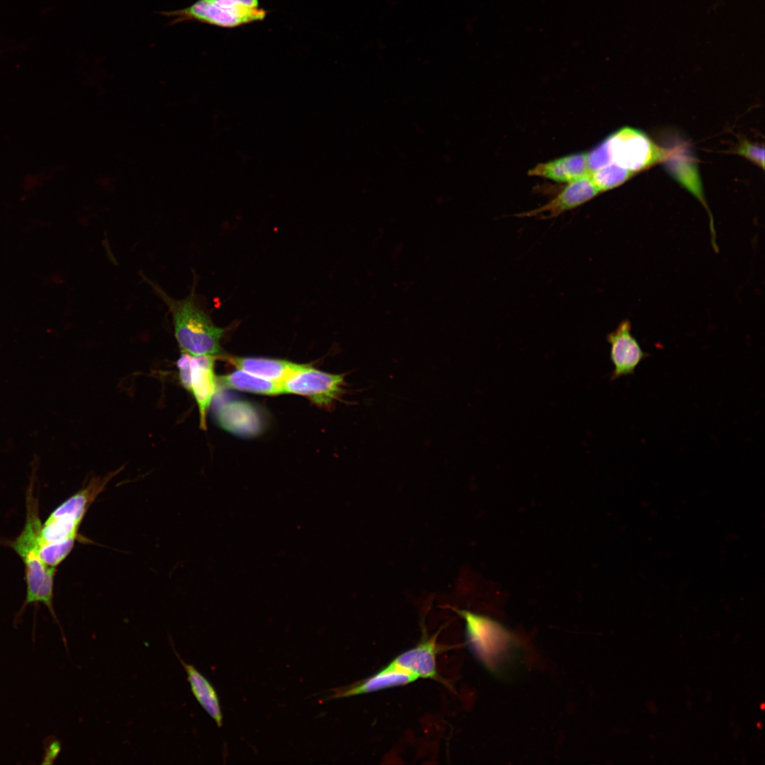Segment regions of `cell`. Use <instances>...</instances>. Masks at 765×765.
<instances>
[{"instance_id":"obj_1","label":"cell","mask_w":765,"mask_h":765,"mask_svg":"<svg viewBox=\"0 0 765 765\" xmlns=\"http://www.w3.org/2000/svg\"><path fill=\"white\" fill-rule=\"evenodd\" d=\"M42 523L39 516L38 501L34 496L30 483L26 493V515L20 534L10 543V546L21 557L25 567L26 596L16 613L13 624H19L26 607L31 604L42 603L47 608L52 618L58 625L62 640L66 642L62 628L53 607L54 575L56 568L47 565L40 555V532Z\"/></svg>"},{"instance_id":"obj_2","label":"cell","mask_w":765,"mask_h":765,"mask_svg":"<svg viewBox=\"0 0 765 765\" xmlns=\"http://www.w3.org/2000/svg\"><path fill=\"white\" fill-rule=\"evenodd\" d=\"M143 278L166 305L181 352L215 357L220 354V340L225 329L214 324L198 300L194 288L186 298L174 299L156 283L144 276Z\"/></svg>"},{"instance_id":"obj_3","label":"cell","mask_w":765,"mask_h":765,"mask_svg":"<svg viewBox=\"0 0 765 765\" xmlns=\"http://www.w3.org/2000/svg\"><path fill=\"white\" fill-rule=\"evenodd\" d=\"M465 620L467 641L475 657L491 672L503 674L516 657L514 638L499 623L466 610H457Z\"/></svg>"},{"instance_id":"obj_4","label":"cell","mask_w":765,"mask_h":765,"mask_svg":"<svg viewBox=\"0 0 765 765\" xmlns=\"http://www.w3.org/2000/svg\"><path fill=\"white\" fill-rule=\"evenodd\" d=\"M160 13L173 18L171 25L195 21L234 28L262 21L268 11L260 6L259 0H197L184 8Z\"/></svg>"},{"instance_id":"obj_5","label":"cell","mask_w":765,"mask_h":765,"mask_svg":"<svg viewBox=\"0 0 765 765\" xmlns=\"http://www.w3.org/2000/svg\"><path fill=\"white\" fill-rule=\"evenodd\" d=\"M604 166L615 165L633 174L667 159L669 150L658 147L645 132L624 127L599 143Z\"/></svg>"},{"instance_id":"obj_6","label":"cell","mask_w":765,"mask_h":765,"mask_svg":"<svg viewBox=\"0 0 765 765\" xmlns=\"http://www.w3.org/2000/svg\"><path fill=\"white\" fill-rule=\"evenodd\" d=\"M344 375L323 372L300 365L281 382L282 394L305 396L316 404L328 407L345 392Z\"/></svg>"},{"instance_id":"obj_7","label":"cell","mask_w":765,"mask_h":765,"mask_svg":"<svg viewBox=\"0 0 765 765\" xmlns=\"http://www.w3.org/2000/svg\"><path fill=\"white\" fill-rule=\"evenodd\" d=\"M631 330L630 322L625 319L606 336L610 345V358L613 365L611 380L633 375L636 368L648 356Z\"/></svg>"},{"instance_id":"obj_8","label":"cell","mask_w":765,"mask_h":765,"mask_svg":"<svg viewBox=\"0 0 765 765\" xmlns=\"http://www.w3.org/2000/svg\"><path fill=\"white\" fill-rule=\"evenodd\" d=\"M600 192L588 176L570 182L546 204L527 212L516 214L519 217H538L550 219L576 208L596 197Z\"/></svg>"},{"instance_id":"obj_9","label":"cell","mask_w":765,"mask_h":765,"mask_svg":"<svg viewBox=\"0 0 765 765\" xmlns=\"http://www.w3.org/2000/svg\"><path fill=\"white\" fill-rule=\"evenodd\" d=\"M215 356H193L191 358L188 392L194 397L200 414V426L206 428V414L215 395L217 379L214 372Z\"/></svg>"},{"instance_id":"obj_10","label":"cell","mask_w":765,"mask_h":765,"mask_svg":"<svg viewBox=\"0 0 765 765\" xmlns=\"http://www.w3.org/2000/svg\"><path fill=\"white\" fill-rule=\"evenodd\" d=\"M218 424L237 435L252 436L262 430L263 424L258 410L251 404L233 401L220 404L214 409Z\"/></svg>"},{"instance_id":"obj_11","label":"cell","mask_w":765,"mask_h":765,"mask_svg":"<svg viewBox=\"0 0 765 765\" xmlns=\"http://www.w3.org/2000/svg\"><path fill=\"white\" fill-rule=\"evenodd\" d=\"M418 678L392 663L385 668L355 684L334 689L333 693L327 699L349 697L368 693L382 689L399 686L412 683Z\"/></svg>"},{"instance_id":"obj_12","label":"cell","mask_w":765,"mask_h":765,"mask_svg":"<svg viewBox=\"0 0 765 765\" xmlns=\"http://www.w3.org/2000/svg\"><path fill=\"white\" fill-rule=\"evenodd\" d=\"M436 636L425 638L415 647L401 653L390 663L417 678L436 679Z\"/></svg>"},{"instance_id":"obj_13","label":"cell","mask_w":765,"mask_h":765,"mask_svg":"<svg viewBox=\"0 0 765 765\" xmlns=\"http://www.w3.org/2000/svg\"><path fill=\"white\" fill-rule=\"evenodd\" d=\"M528 174L568 183L587 176L586 153H576L540 163L530 169Z\"/></svg>"},{"instance_id":"obj_14","label":"cell","mask_w":765,"mask_h":765,"mask_svg":"<svg viewBox=\"0 0 765 765\" xmlns=\"http://www.w3.org/2000/svg\"><path fill=\"white\" fill-rule=\"evenodd\" d=\"M225 358L237 369L280 383L300 366V364L274 358L237 356Z\"/></svg>"},{"instance_id":"obj_15","label":"cell","mask_w":765,"mask_h":765,"mask_svg":"<svg viewBox=\"0 0 765 765\" xmlns=\"http://www.w3.org/2000/svg\"><path fill=\"white\" fill-rule=\"evenodd\" d=\"M178 660L184 668L191 691L207 713L217 725H222V713L216 691L210 681L192 664L185 662L175 650Z\"/></svg>"},{"instance_id":"obj_16","label":"cell","mask_w":765,"mask_h":765,"mask_svg":"<svg viewBox=\"0 0 765 765\" xmlns=\"http://www.w3.org/2000/svg\"><path fill=\"white\" fill-rule=\"evenodd\" d=\"M217 382L225 388L266 395L282 394L281 383L269 380L238 369L220 376Z\"/></svg>"},{"instance_id":"obj_17","label":"cell","mask_w":765,"mask_h":765,"mask_svg":"<svg viewBox=\"0 0 765 765\" xmlns=\"http://www.w3.org/2000/svg\"><path fill=\"white\" fill-rule=\"evenodd\" d=\"M633 175V173L613 164L587 174L600 193L622 185Z\"/></svg>"},{"instance_id":"obj_18","label":"cell","mask_w":765,"mask_h":765,"mask_svg":"<svg viewBox=\"0 0 765 765\" xmlns=\"http://www.w3.org/2000/svg\"><path fill=\"white\" fill-rule=\"evenodd\" d=\"M736 153L747 159L764 169V148L762 146L754 144L743 140L740 142Z\"/></svg>"},{"instance_id":"obj_19","label":"cell","mask_w":765,"mask_h":765,"mask_svg":"<svg viewBox=\"0 0 765 765\" xmlns=\"http://www.w3.org/2000/svg\"><path fill=\"white\" fill-rule=\"evenodd\" d=\"M44 752L42 764H52L57 759L62 750L60 741L54 735H50L43 740Z\"/></svg>"}]
</instances>
